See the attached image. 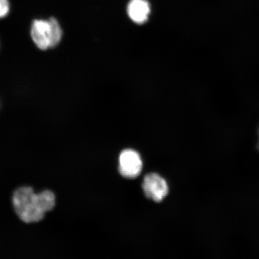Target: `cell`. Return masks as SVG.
<instances>
[{
	"label": "cell",
	"mask_w": 259,
	"mask_h": 259,
	"mask_svg": "<svg viewBox=\"0 0 259 259\" xmlns=\"http://www.w3.org/2000/svg\"><path fill=\"white\" fill-rule=\"evenodd\" d=\"M142 161L140 155L131 149L123 150L119 157L118 170L122 177L135 178L140 175Z\"/></svg>",
	"instance_id": "3"
},
{
	"label": "cell",
	"mask_w": 259,
	"mask_h": 259,
	"mask_svg": "<svg viewBox=\"0 0 259 259\" xmlns=\"http://www.w3.org/2000/svg\"><path fill=\"white\" fill-rule=\"evenodd\" d=\"M10 11V4L8 0H0V18H5Z\"/></svg>",
	"instance_id": "7"
},
{
	"label": "cell",
	"mask_w": 259,
	"mask_h": 259,
	"mask_svg": "<svg viewBox=\"0 0 259 259\" xmlns=\"http://www.w3.org/2000/svg\"><path fill=\"white\" fill-rule=\"evenodd\" d=\"M50 20L52 25L50 48H54L60 43L61 37H62L63 32L56 19L51 18L50 19Z\"/></svg>",
	"instance_id": "6"
},
{
	"label": "cell",
	"mask_w": 259,
	"mask_h": 259,
	"mask_svg": "<svg viewBox=\"0 0 259 259\" xmlns=\"http://www.w3.org/2000/svg\"><path fill=\"white\" fill-rule=\"evenodd\" d=\"M129 17L137 24H143L148 20L150 6L145 0H132L127 7Z\"/></svg>",
	"instance_id": "5"
},
{
	"label": "cell",
	"mask_w": 259,
	"mask_h": 259,
	"mask_svg": "<svg viewBox=\"0 0 259 259\" xmlns=\"http://www.w3.org/2000/svg\"><path fill=\"white\" fill-rule=\"evenodd\" d=\"M52 35V26L49 20H35L32 24L31 35L32 40L41 50L50 48Z\"/></svg>",
	"instance_id": "4"
},
{
	"label": "cell",
	"mask_w": 259,
	"mask_h": 259,
	"mask_svg": "<svg viewBox=\"0 0 259 259\" xmlns=\"http://www.w3.org/2000/svg\"><path fill=\"white\" fill-rule=\"evenodd\" d=\"M142 187L146 197L156 202H161L169 192L166 181L155 173L146 175Z\"/></svg>",
	"instance_id": "2"
},
{
	"label": "cell",
	"mask_w": 259,
	"mask_h": 259,
	"mask_svg": "<svg viewBox=\"0 0 259 259\" xmlns=\"http://www.w3.org/2000/svg\"><path fill=\"white\" fill-rule=\"evenodd\" d=\"M56 202V196L52 191L35 193L30 187L19 188L12 197L16 214L26 223L41 221L47 212L53 209Z\"/></svg>",
	"instance_id": "1"
},
{
	"label": "cell",
	"mask_w": 259,
	"mask_h": 259,
	"mask_svg": "<svg viewBox=\"0 0 259 259\" xmlns=\"http://www.w3.org/2000/svg\"><path fill=\"white\" fill-rule=\"evenodd\" d=\"M258 148H259V143H258Z\"/></svg>",
	"instance_id": "8"
}]
</instances>
